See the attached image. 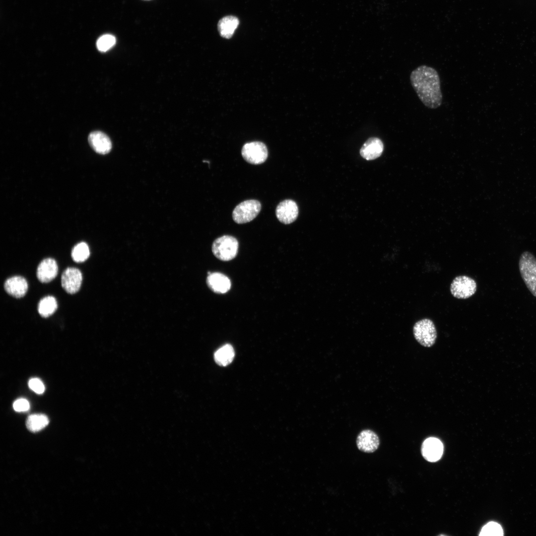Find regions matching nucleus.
<instances>
[{
    "label": "nucleus",
    "instance_id": "b1692460",
    "mask_svg": "<svg viewBox=\"0 0 536 536\" xmlns=\"http://www.w3.org/2000/svg\"><path fill=\"white\" fill-rule=\"evenodd\" d=\"M28 386L31 390L38 394H43L45 390L43 383L40 379L37 378L29 380Z\"/></svg>",
    "mask_w": 536,
    "mask_h": 536
},
{
    "label": "nucleus",
    "instance_id": "f03ea898",
    "mask_svg": "<svg viewBox=\"0 0 536 536\" xmlns=\"http://www.w3.org/2000/svg\"><path fill=\"white\" fill-rule=\"evenodd\" d=\"M519 268L527 288L536 298V258L529 251L524 252L520 257Z\"/></svg>",
    "mask_w": 536,
    "mask_h": 536
},
{
    "label": "nucleus",
    "instance_id": "a211bd4d",
    "mask_svg": "<svg viewBox=\"0 0 536 536\" xmlns=\"http://www.w3.org/2000/svg\"><path fill=\"white\" fill-rule=\"evenodd\" d=\"M235 355L232 345L226 344L215 351L214 358L215 362L220 366H226L233 360Z\"/></svg>",
    "mask_w": 536,
    "mask_h": 536
},
{
    "label": "nucleus",
    "instance_id": "6ab92c4d",
    "mask_svg": "<svg viewBox=\"0 0 536 536\" xmlns=\"http://www.w3.org/2000/svg\"><path fill=\"white\" fill-rule=\"evenodd\" d=\"M49 420L48 417L43 414H33L28 416L26 426L27 428L31 432H38L49 424Z\"/></svg>",
    "mask_w": 536,
    "mask_h": 536
},
{
    "label": "nucleus",
    "instance_id": "4468645a",
    "mask_svg": "<svg viewBox=\"0 0 536 536\" xmlns=\"http://www.w3.org/2000/svg\"><path fill=\"white\" fill-rule=\"evenodd\" d=\"M206 283L209 288L216 293H225L231 288L229 278L220 272H208Z\"/></svg>",
    "mask_w": 536,
    "mask_h": 536
},
{
    "label": "nucleus",
    "instance_id": "dca6fc26",
    "mask_svg": "<svg viewBox=\"0 0 536 536\" xmlns=\"http://www.w3.org/2000/svg\"><path fill=\"white\" fill-rule=\"evenodd\" d=\"M7 293L15 298L24 296L28 289L26 280L20 276H14L7 279L4 284Z\"/></svg>",
    "mask_w": 536,
    "mask_h": 536
},
{
    "label": "nucleus",
    "instance_id": "a878e982",
    "mask_svg": "<svg viewBox=\"0 0 536 536\" xmlns=\"http://www.w3.org/2000/svg\"></svg>",
    "mask_w": 536,
    "mask_h": 536
},
{
    "label": "nucleus",
    "instance_id": "4be33fe9",
    "mask_svg": "<svg viewBox=\"0 0 536 536\" xmlns=\"http://www.w3.org/2000/svg\"><path fill=\"white\" fill-rule=\"evenodd\" d=\"M115 43L116 38L113 35L105 34L98 39L96 45L100 51L105 52L113 47Z\"/></svg>",
    "mask_w": 536,
    "mask_h": 536
},
{
    "label": "nucleus",
    "instance_id": "393cba45",
    "mask_svg": "<svg viewBox=\"0 0 536 536\" xmlns=\"http://www.w3.org/2000/svg\"><path fill=\"white\" fill-rule=\"evenodd\" d=\"M13 407L17 412L26 411L29 409L30 404L27 400L21 398L13 402Z\"/></svg>",
    "mask_w": 536,
    "mask_h": 536
},
{
    "label": "nucleus",
    "instance_id": "5701e85b",
    "mask_svg": "<svg viewBox=\"0 0 536 536\" xmlns=\"http://www.w3.org/2000/svg\"><path fill=\"white\" fill-rule=\"evenodd\" d=\"M503 531L501 526L498 523L490 522L486 524L481 529L479 536H502Z\"/></svg>",
    "mask_w": 536,
    "mask_h": 536
},
{
    "label": "nucleus",
    "instance_id": "f8f14e48",
    "mask_svg": "<svg viewBox=\"0 0 536 536\" xmlns=\"http://www.w3.org/2000/svg\"><path fill=\"white\" fill-rule=\"evenodd\" d=\"M58 267L56 261L52 258L43 260L37 268V277L43 283L49 282L57 275Z\"/></svg>",
    "mask_w": 536,
    "mask_h": 536
},
{
    "label": "nucleus",
    "instance_id": "20e7f679",
    "mask_svg": "<svg viewBox=\"0 0 536 536\" xmlns=\"http://www.w3.org/2000/svg\"><path fill=\"white\" fill-rule=\"evenodd\" d=\"M415 339L422 346L430 347L433 346L437 338L435 326L429 319H422L416 322L413 327Z\"/></svg>",
    "mask_w": 536,
    "mask_h": 536
},
{
    "label": "nucleus",
    "instance_id": "423d86ee",
    "mask_svg": "<svg viewBox=\"0 0 536 536\" xmlns=\"http://www.w3.org/2000/svg\"><path fill=\"white\" fill-rule=\"evenodd\" d=\"M475 281L467 275L456 277L450 285L452 295L458 299H467L472 296L476 291Z\"/></svg>",
    "mask_w": 536,
    "mask_h": 536
},
{
    "label": "nucleus",
    "instance_id": "f257e3e1",
    "mask_svg": "<svg viewBox=\"0 0 536 536\" xmlns=\"http://www.w3.org/2000/svg\"><path fill=\"white\" fill-rule=\"evenodd\" d=\"M410 81L419 99L426 107L434 109L441 106L443 99L441 82L435 68L420 66L411 71Z\"/></svg>",
    "mask_w": 536,
    "mask_h": 536
},
{
    "label": "nucleus",
    "instance_id": "9b49d317",
    "mask_svg": "<svg viewBox=\"0 0 536 536\" xmlns=\"http://www.w3.org/2000/svg\"><path fill=\"white\" fill-rule=\"evenodd\" d=\"M422 454L428 461L435 462L442 457L443 445L441 441L434 437L426 439L422 445Z\"/></svg>",
    "mask_w": 536,
    "mask_h": 536
},
{
    "label": "nucleus",
    "instance_id": "f3484780",
    "mask_svg": "<svg viewBox=\"0 0 536 536\" xmlns=\"http://www.w3.org/2000/svg\"><path fill=\"white\" fill-rule=\"evenodd\" d=\"M239 23V19L234 16H225L218 23V30L221 37L229 39L234 33Z\"/></svg>",
    "mask_w": 536,
    "mask_h": 536
},
{
    "label": "nucleus",
    "instance_id": "aec40b11",
    "mask_svg": "<svg viewBox=\"0 0 536 536\" xmlns=\"http://www.w3.org/2000/svg\"><path fill=\"white\" fill-rule=\"evenodd\" d=\"M57 306V302L55 297L48 296L40 301L38 305V311L42 317L46 318L56 311Z\"/></svg>",
    "mask_w": 536,
    "mask_h": 536
},
{
    "label": "nucleus",
    "instance_id": "7ed1b4c3",
    "mask_svg": "<svg viewBox=\"0 0 536 536\" xmlns=\"http://www.w3.org/2000/svg\"><path fill=\"white\" fill-rule=\"evenodd\" d=\"M238 246V242L235 237L224 235L214 241L212 245V251L219 260L228 261L236 256Z\"/></svg>",
    "mask_w": 536,
    "mask_h": 536
},
{
    "label": "nucleus",
    "instance_id": "412c9836",
    "mask_svg": "<svg viewBox=\"0 0 536 536\" xmlns=\"http://www.w3.org/2000/svg\"><path fill=\"white\" fill-rule=\"evenodd\" d=\"M90 255L88 245L85 242L76 244L71 251V257L77 263L83 262L86 260Z\"/></svg>",
    "mask_w": 536,
    "mask_h": 536
},
{
    "label": "nucleus",
    "instance_id": "39448f33",
    "mask_svg": "<svg viewBox=\"0 0 536 536\" xmlns=\"http://www.w3.org/2000/svg\"><path fill=\"white\" fill-rule=\"evenodd\" d=\"M261 209V204L259 201L255 200H246L235 207L232 212V218L237 223H247L256 218Z\"/></svg>",
    "mask_w": 536,
    "mask_h": 536
},
{
    "label": "nucleus",
    "instance_id": "1a4fd4ad",
    "mask_svg": "<svg viewBox=\"0 0 536 536\" xmlns=\"http://www.w3.org/2000/svg\"><path fill=\"white\" fill-rule=\"evenodd\" d=\"M275 214L278 220L285 224L293 222L298 215V207L292 200H285L280 202L275 209Z\"/></svg>",
    "mask_w": 536,
    "mask_h": 536
},
{
    "label": "nucleus",
    "instance_id": "0eeeda50",
    "mask_svg": "<svg viewBox=\"0 0 536 536\" xmlns=\"http://www.w3.org/2000/svg\"><path fill=\"white\" fill-rule=\"evenodd\" d=\"M242 156L248 163L258 165L264 163L267 159L268 151L266 145L260 141H253L245 143L242 147Z\"/></svg>",
    "mask_w": 536,
    "mask_h": 536
},
{
    "label": "nucleus",
    "instance_id": "6e6552de",
    "mask_svg": "<svg viewBox=\"0 0 536 536\" xmlns=\"http://www.w3.org/2000/svg\"><path fill=\"white\" fill-rule=\"evenodd\" d=\"M82 280L81 271L75 268H67L61 276L62 286L69 294L75 293L79 290Z\"/></svg>",
    "mask_w": 536,
    "mask_h": 536
},
{
    "label": "nucleus",
    "instance_id": "9d476101",
    "mask_svg": "<svg viewBox=\"0 0 536 536\" xmlns=\"http://www.w3.org/2000/svg\"><path fill=\"white\" fill-rule=\"evenodd\" d=\"M356 445L358 449L365 453H373L378 448L380 440L378 435L369 429L362 431L357 436Z\"/></svg>",
    "mask_w": 536,
    "mask_h": 536
},
{
    "label": "nucleus",
    "instance_id": "2eb2a0df",
    "mask_svg": "<svg viewBox=\"0 0 536 536\" xmlns=\"http://www.w3.org/2000/svg\"><path fill=\"white\" fill-rule=\"evenodd\" d=\"M383 150L384 145L381 140L377 137H371L362 146L360 154L366 160H371L380 157Z\"/></svg>",
    "mask_w": 536,
    "mask_h": 536
},
{
    "label": "nucleus",
    "instance_id": "ddd939ff",
    "mask_svg": "<svg viewBox=\"0 0 536 536\" xmlns=\"http://www.w3.org/2000/svg\"><path fill=\"white\" fill-rule=\"evenodd\" d=\"M88 138L91 147L97 153L106 154L111 151V141L104 133L100 131L93 132L89 134Z\"/></svg>",
    "mask_w": 536,
    "mask_h": 536
}]
</instances>
